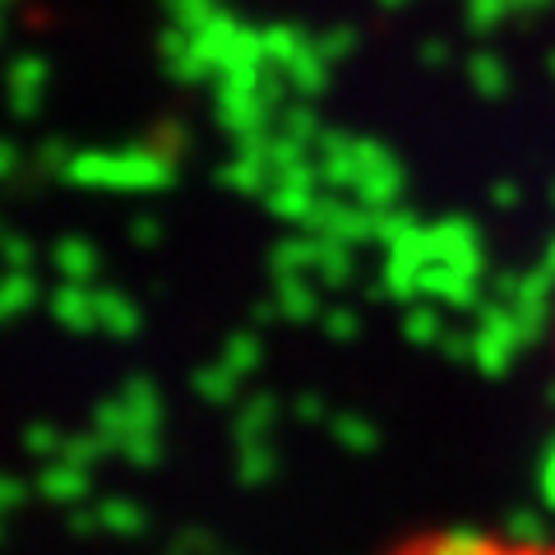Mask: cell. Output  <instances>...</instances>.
<instances>
[{"label": "cell", "instance_id": "1", "mask_svg": "<svg viewBox=\"0 0 555 555\" xmlns=\"http://www.w3.org/2000/svg\"><path fill=\"white\" fill-rule=\"evenodd\" d=\"M389 555H555V542H546V537H505V532L449 528V532L408 537V542L398 551H389Z\"/></svg>", "mask_w": 555, "mask_h": 555}]
</instances>
